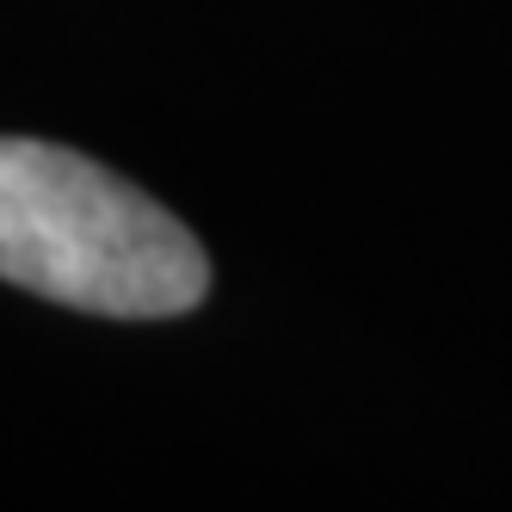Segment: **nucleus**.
<instances>
[{"mask_svg": "<svg viewBox=\"0 0 512 512\" xmlns=\"http://www.w3.org/2000/svg\"><path fill=\"white\" fill-rule=\"evenodd\" d=\"M0 278L112 321L192 315L210 297V260L173 210L38 136H0Z\"/></svg>", "mask_w": 512, "mask_h": 512, "instance_id": "f257e3e1", "label": "nucleus"}]
</instances>
